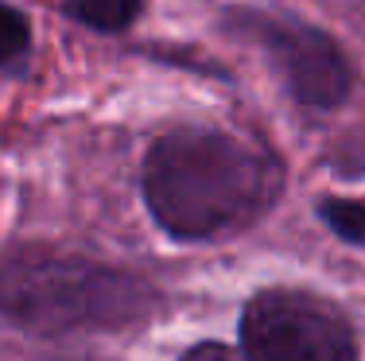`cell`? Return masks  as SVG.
<instances>
[{
	"label": "cell",
	"instance_id": "obj_7",
	"mask_svg": "<svg viewBox=\"0 0 365 361\" xmlns=\"http://www.w3.org/2000/svg\"><path fill=\"white\" fill-rule=\"evenodd\" d=\"M31 47V28L24 20L20 8H12L8 0H0V70L12 63H20Z\"/></svg>",
	"mask_w": 365,
	"mask_h": 361
},
{
	"label": "cell",
	"instance_id": "obj_5",
	"mask_svg": "<svg viewBox=\"0 0 365 361\" xmlns=\"http://www.w3.org/2000/svg\"><path fill=\"white\" fill-rule=\"evenodd\" d=\"M66 16L93 31H120L136 20L140 0H66Z\"/></svg>",
	"mask_w": 365,
	"mask_h": 361
},
{
	"label": "cell",
	"instance_id": "obj_4",
	"mask_svg": "<svg viewBox=\"0 0 365 361\" xmlns=\"http://www.w3.org/2000/svg\"><path fill=\"white\" fill-rule=\"evenodd\" d=\"M230 28L268 55V63L280 70L288 93L307 109H334L346 101L354 70L346 63L342 47L327 31L311 28L292 16L276 12H230Z\"/></svg>",
	"mask_w": 365,
	"mask_h": 361
},
{
	"label": "cell",
	"instance_id": "obj_1",
	"mask_svg": "<svg viewBox=\"0 0 365 361\" xmlns=\"http://www.w3.org/2000/svg\"><path fill=\"white\" fill-rule=\"evenodd\" d=\"M280 194V167L218 128H175L144 163V199L160 229L210 241L249 226Z\"/></svg>",
	"mask_w": 365,
	"mask_h": 361
},
{
	"label": "cell",
	"instance_id": "obj_3",
	"mask_svg": "<svg viewBox=\"0 0 365 361\" xmlns=\"http://www.w3.org/2000/svg\"><path fill=\"white\" fill-rule=\"evenodd\" d=\"M245 361H358L354 326L323 295L260 291L241 315Z\"/></svg>",
	"mask_w": 365,
	"mask_h": 361
},
{
	"label": "cell",
	"instance_id": "obj_6",
	"mask_svg": "<svg viewBox=\"0 0 365 361\" xmlns=\"http://www.w3.org/2000/svg\"><path fill=\"white\" fill-rule=\"evenodd\" d=\"M319 214L342 241L365 248V199H323Z\"/></svg>",
	"mask_w": 365,
	"mask_h": 361
},
{
	"label": "cell",
	"instance_id": "obj_8",
	"mask_svg": "<svg viewBox=\"0 0 365 361\" xmlns=\"http://www.w3.org/2000/svg\"><path fill=\"white\" fill-rule=\"evenodd\" d=\"M179 361H241L233 350H225V346H218V342H206V346H195L190 354H182Z\"/></svg>",
	"mask_w": 365,
	"mask_h": 361
},
{
	"label": "cell",
	"instance_id": "obj_2",
	"mask_svg": "<svg viewBox=\"0 0 365 361\" xmlns=\"http://www.w3.org/2000/svg\"><path fill=\"white\" fill-rule=\"evenodd\" d=\"M155 291L140 276L55 248H20L0 264V311L39 334L125 326L152 315Z\"/></svg>",
	"mask_w": 365,
	"mask_h": 361
}]
</instances>
